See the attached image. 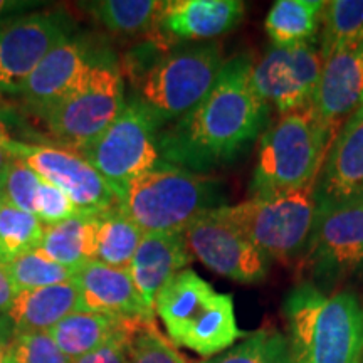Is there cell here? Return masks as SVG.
Here are the masks:
<instances>
[{"label":"cell","mask_w":363,"mask_h":363,"mask_svg":"<svg viewBox=\"0 0 363 363\" xmlns=\"http://www.w3.org/2000/svg\"><path fill=\"white\" fill-rule=\"evenodd\" d=\"M45 225L34 214L4 203L0 211V266L39 249Z\"/></svg>","instance_id":"83f0119b"},{"label":"cell","mask_w":363,"mask_h":363,"mask_svg":"<svg viewBox=\"0 0 363 363\" xmlns=\"http://www.w3.org/2000/svg\"><path fill=\"white\" fill-rule=\"evenodd\" d=\"M72 281L81 293L83 311L155 321V310L136 291L128 269L93 261L79 267Z\"/></svg>","instance_id":"d6986e66"},{"label":"cell","mask_w":363,"mask_h":363,"mask_svg":"<svg viewBox=\"0 0 363 363\" xmlns=\"http://www.w3.org/2000/svg\"><path fill=\"white\" fill-rule=\"evenodd\" d=\"M158 131L155 118L140 103L126 99L120 116L76 153L103 177L118 199L131 180L162 162Z\"/></svg>","instance_id":"9c48e42d"},{"label":"cell","mask_w":363,"mask_h":363,"mask_svg":"<svg viewBox=\"0 0 363 363\" xmlns=\"http://www.w3.org/2000/svg\"><path fill=\"white\" fill-rule=\"evenodd\" d=\"M326 2L321 0H278L266 16L264 27L272 45H293L316 40Z\"/></svg>","instance_id":"cb8c5ba5"},{"label":"cell","mask_w":363,"mask_h":363,"mask_svg":"<svg viewBox=\"0 0 363 363\" xmlns=\"http://www.w3.org/2000/svg\"><path fill=\"white\" fill-rule=\"evenodd\" d=\"M126 106L125 76L111 51H104L86 79L43 118L45 130L66 150L79 152L103 133Z\"/></svg>","instance_id":"ba28073f"},{"label":"cell","mask_w":363,"mask_h":363,"mask_svg":"<svg viewBox=\"0 0 363 363\" xmlns=\"http://www.w3.org/2000/svg\"><path fill=\"white\" fill-rule=\"evenodd\" d=\"M104 51L79 35H69L57 44L22 86L19 98L24 110L43 120L79 88Z\"/></svg>","instance_id":"5bb4252c"},{"label":"cell","mask_w":363,"mask_h":363,"mask_svg":"<svg viewBox=\"0 0 363 363\" xmlns=\"http://www.w3.org/2000/svg\"><path fill=\"white\" fill-rule=\"evenodd\" d=\"M79 7L110 33L150 35L155 29L163 2L158 0H94Z\"/></svg>","instance_id":"d4e9b609"},{"label":"cell","mask_w":363,"mask_h":363,"mask_svg":"<svg viewBox=\"0 0 363 363\" xmlns=\"http://www.w3.org/2000/svg\"><path fill=\"white\" fill-rule=\"evenodd\" d=\"M224 62L220 44L214 40L165 48L148 39L120 65L131 84L130 99L142 104L162 130L207 96Z\"/></svg>","instance_id":"7a4b0ae2"},{"label":"cell","mask_w":363,"mask_h":363,"mask_svg":"<svg viewBox=\"0 0 363 363\" xmlns=\"http://www.w3.org/2000/svg\"><path fill=\"white\" fill-rule=\"evenodd\" d=\"M40 6V2H29V0H0V21L7 17L22 16L30 9Z\"/></svg>","instance_id":"d590c367"},{"label":"cell","mask_w":363,"mask_h":363,"mask_svg":"<svg viewBox=\"0 0 363 363\" xmlns=\"http://www.w3.org/2000/svg\"><path fill=\"white\" fill-rule=\"evenodd\" d=\"M323 65L316 40L293 48L271 45L259 61H254L252 88L269 110L286 115L313 103Z\"/></svg>","instance_id":"8fae6325"},{"label":"cell","mask_w":363,"mask_h":363,"mask_svg":"<svg viewBox=\"0 0 363 363\" xmlns=\"http://www.w3.org/2000/svg\"><path fill=\"white\" fill-rule=\"evenodd\" d=\"M131 337H120L108 343L106 347L72 360V363H128L126 362V348Z\"/></svg>","instance_id":"e575fe53"},{"label":"cell","mask_w":363,"mask_h":363,"mask_svg":"<svg viewBox=\"0 0 363 363\" xmlns=\"http://www.w3.org/2000/svg\"><path fill=\"white\" fill-rule=\"evenodd\" d=\"M4 269H6L17 294L30 291V289L45 288V286L67 283L74 278L76 271H78L49 259L39 249L4 266Z\"/></svg>","instance_id":"f546056e"},{"label":"cell","mask_w":363,"mask_h":363,"mask_svg":"<svg viewBox=\"0 0 363 363\" xmlns=\"http://www.w3.org/2000/svg\"><path fill=\"white\" fill-rule=\"evenodd\" d=\"M2 206H4V197H2V192H0V211H2Z\"/></svg>","instance_id":"ab89813d"},{"label":"cell","mask_w":363,"mask_h":363,"mask_svg":"<svg viewBox=\"0 0 363 363\" xmlns=\"http://www.w3.org/2000/svg\"><path fill=\"white\" fill-rule=\"evenodd\" d=\"M252 65L247 52L227 59L207 96L158 131L162 162L207 175L247 152L271 113L252 88Z\"/></svg>","instance_id":"6da1fadb"},{"label":"cell","mask_w":363,"mask_h":363,"mask_svg":"<svg viewBox=\"0 0 363 363\" xmlns=\"http://www.w3.org/2000/svg\"><path fill=\"white\" fill-rule=\"evenodd\" d=\"M313 195L316 214L363 203V106L335 135Z\"/></svg>","instance_id":"9a60e30c"},{"label":"cell","mask_w":363,"mask_h":363,"mask_svg":"<svg viewBox=\"0 0 363 363\" xmlns=\"http://www.w3.org/2000/svg\"><path fill=\"white\" fill-rule=\"evenodd\" d=\"M9 138H12L11 133H9L7 126L0 121V177H2L4 172H6L7 165L12 162L11 153L7 150V142Z\"/></svg>","instance_id":"f35d334b"},{"label":"cell","mask_w":363,"mask_h":363,"mask_svg":"<svg viewBox=\"0 0 363 363\" xmlns=\"http://www.w3.org/2000/svg\"><path fill=\"white\" fill-rule=\"evenodd\" d=\"M283 311L293 363L363 362V303L355 293L326 294L303 283L288 294Z\"/></svg>","instance_id":"3957f363"},{"label":"cell","mask_w":363,"mask_h":363,"mask_svg":"<svg viewBox=\"0 0 363 363\" xmlns=\"http://www.w3.org/2000/svg\"><path fill=\"white\" fill-rule=\"evenodd\" d=\"M184 234L194 259L216 274L240 284L266 279L269 259L216 208L199 216Z\"/></svg>","instance_id":"4fadbf2b"},{"label":"cell","mask_w":363,"mask_h":363,"mask_svg":"<svg viewBox=\"0 0 363 363\" xmlns=\"http://www.w3.org/2000/svg\"><path fill=\"white\" fill-rule=\"evenodd\" d=\"M155 315L172 343L201 357H214L244 337L235 321L233 296L217 293L190 267L157 294Z\"/></svg>","instance_id":"8992f818"},{"label":"cell","mask_w":363,"mask_h":363,"mask_svg":"<svg viewBox=\"0 0 363 363\" xmlns=\"http://www.w3.org/2000/svg\"><path fill=\"white\" fill-rule=\"evenodd\" d=\"M201 363H293V357L286 335L276 328H262L222 355Z\"/></svg>","instance_id":"f1b7e54d"},{"label":"cell","mask_w":363,"mask_h":363,"mask_svg":"<svg viewBox=\"0 0 363 363\" xmlns=\"http://www.w3.org/2000/svg\"><path fill=\"white\" fill-rule=\"evenodd\" d=\"M155 321L135 320L106 313L78 311L66 316L48 331L59 350L71 360L89 355V353L106 347L120 337H133L143 326Z\"/></svg>","instance_id":"44dd1931"},{"label":"cell","mask_w":363,"mask_h":363,"mask_svg":"<svg viewBox=\"0 0 363 363\" xmlns=\"http://www.w3.org/2000/svg\"><path fill=\"white\" fill-rule=\"evenodd\" d=\"M40 184H43V179L29 165L12 158L6 172L0 177V192H2L4 203L34 214V203Z\"/></svg>","instance_id":"4dcf8cb0"},{"label":"cell","mask_w":363,"mask_h":363,"mask_svg":"<svg viewBox=\"0 0 363 363\" xmlns=\"http://www.w3.org/2000/svg\"><path fill=\"white\" fill-rule=\"evenodd\" d=\"M315 184L274 197H249L217 214L238 227L267 259L289 261L305 256L316 220Z\"/></svg>","instance_id":"52a82bcc"},{"label":"cell","mask_w":363,"mask_h":363,"mask_svg":"<svg viewBox=\"0 0 363 363\" xmlns=\"http://www.w3.org/2000/svg\"><path fill=\"white\" fill-rule=\"evenodd\" d=\"M244 12L246 6L239 0H169L163 2L155 29L148 38L167 48L208 43L238 27Z\"/></svg>","instance_id":"e0dca14e"},{"label":"cell","mask_w":363,"mask_h":363,"mask_svg":"<svg viewBox=\"0 0 363 363\" xmlns=\"http://www.w3.org/2000/svg\"><path fill=\"white\" fill-rule=\"evenodd\" d=\"M192 261L184 233H148L143 234L128 272L140 296L155 310V298L163 286Z\"/></svg>","instance_id":"ffe728a7"},{"label":"cell","mask_w":363,"mask_h":363,"mask_svg":"<svg viewBox=\"0 0 363 363\" xmlns=\"http://www.w3.org/2000/svg\"><path fill=\"white\" fill-rule=\"evenodd\" d=\"M306 264L320 281H337L363 262V203L316 214Z\"/></svg>","instance_id":"2e32d148"},{"label":"cell","mask_w":363,"mask_h":363,"mask_svg":"<svg viewBox=\"0 0 363 363\" xmlns=\"http://www.w3.org/2000/svg\"><path fill=\"white\" fill-rule=\"evenodd\" d=\"M13 335L16 333H13L12 321L9 320V316L4 313V315H0V363L6 362L9 345H11Z\"/></svg>","instance_id":"74e56055"},{"label":"cell","mask_w":363,"mask_h":363,"mask_svg":"<svg viewBox=\"0 0 363 363\" xmlns=\"http://www.w3.org/2000/svg\"><path fill=\"white\" fill-rule=\"evenodd\" d=\"M83 311L81 293L74 281L22 291L13 298L6 315L13 333H48L54 325L72 313Z\"/></svg>","instance_id":"7402d4cb"},{"label":"cell","mask_w":363,"mask_h":363,"mask_svg":"<svg viewBox=\"0 0 363 363\" xmlns=\"http://www.w3.org/2000/svg\"><path fill=\"white\" fill-rule=\"evenodd\" d=\"M72 30L74 22L62 9L0 21V96H19L30 72Z\"/></svg>","instance_id":"30bf717a"},{"label":"cell","mask_w":363,"mask_h":363,"mask_svg":"<svg viewBox=\"0 0 363 363\" xmlns=\"http://www.w3.org/2000/svg\"><path fill=\"white\" fill-rule=\"evenodd\" d=\"M187 363H190V362H187Z\"/></svg>","instance_id":"60d3db41"},{"label":"cell","mask_w":363,"mask_h":363,"mask_svg":"<svg viewBox=\"0 0 363 363\" xmlns=\"http://www.w3.org/2000/svg\"><path fill=\"white\" fill-rule=\"evenodd\" d=\"M128 363H187L174 343L163 338L155 323L143 326L131 337L126 348Z\"/></svg>","instance_id":"1f68e13d"},{"label":"cell","mask_w":363,"mask_h":363,"mask_svg":"<svg viewBox=\"0 0 363 363\" xmlns=\"http://www.w3.org/2000/svg\"><path fill=\"white\" fill-rule=\"evenodd\" d=\"M4 363H72L49 333L13 335Z\"/></svg>","instance_id":"d6a6232c"},{"label":"cell","mask_w":363,"mask_h":363,"mask_svg":"<svg viewBox=\"0 0 363 363\" xmlns=\"http://www.w3.org/2000/svg\"><path fill=\"white\" fill-rule=\"evenodd\" d=\"M360 40H363V0L326 2L320 34L323 61Z\"/></svg>","instance_id":"4316f807"},{"label":"cell","mask_w":363,"mask_h":363,"mask_svg":"<svg viewBox=\"0 0 363 363\" xmlns=\"http://www.w3.org/2000/svg\"><path fill=\"white\" fill-rule=\"evenodd\" d=\"M34 216L48 227L65 222L79 214L71 199L61 189L43 179L38 197H35Z\"/></svg>","instance_id":"836d02e7"},{"label":"cell","mask_w":363,"mask_h":363,"mask_svg":"<svg viewBox=\"0 0 363 363\" xmlns=\"http://www.w3.org/2000/svg\"><path fill=\"white\" fill-rule=\"evenodd\" d=\"M98 219L96 262L118 269H128L143 239V230L118 207L98 216Z\"/></svg>","instance_id":"484cf974"},{"label":"cell","mask_w":363,"mask_h":363,"mask_svg":"<svg viewBox=\"0 0 363 363\" xmlns=\"http://www.w3.org/2000/svg\"><path fill=\"white\" fill-rule=\"evenodd\" d=\"M224 206L214 177L160 162L131 180L118 197V208L143 234L185 233L203 212Z\"/></svg>","instance_id":"5b68a950"},{"label":"cell","mask_w":363,"mask_h":363,"mask_svg":"<svg viewBox=\"0 0 363 363\" xmlns=\"http://www.w3.org/2000/svg\"><path fill=\"white\" fill-rule=\"evenodd\" d=\"M7 150L12 158L29 165L40 179L61 189L79 216H101L118 207L116 195L79 153L13 138H9Z\"/></svg>","instance_id":"7c38bea8"},{"label":"cell","mask_w":363,"mask_h":363,"mask_svg":"<svg viewBox=\"0 0 363 363\" xmlns=\"http://www.w3.org/2000/svg\"><path fill=\"white\" fill-rule=\"evenodd\" d=\"M16 296L17 293L13 289L11 279H9L6 269H4V266H0V315L7 313Z\"/></svg>","instance_id":"8d00e7d4"},{"label":"cell","mask_w":363,"mask_h":363,"mask_svg":"<svg viewBox=\"0 0 363 363\" xmlns=\"http://www.w3.org/2000/svg\"><path fill=\"white\" fill-rule=\"evenodd\" d=\"M313 110L331 131L363 106V40L348 45L325 61Z\"/></svg>","instance_id":"ac0fdd59"},{"label":"cell","mask_w":363,"mask_h":363,"mask_svg":"<svg viewBox=\"0 0 363 363\" xmlns=\"http://www.w3.org/2000/svg\"><path fill=\"white\" fill-rule=\"evenodd\" d=\"M98 216H74L59 224L48 225L39 251L59 264L79 269L96 261Z\"/></svg>","instance_id":"603a6c76"},{"label":"cell","mask_w":363,"mask_h":363,"mask_svg":"<svg viewBox=\"0 0 363 363\" xmlns=\"http://www.w3.org/2000/svg\"><path fill=\"white\" fill-rule=\"evenodd\" d=\"M335 135L313 104L279 115L259 138L251 197H274L315 184Z\"/></svg>","instance_id":"277c9868"}]
</instances>
